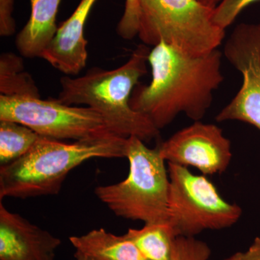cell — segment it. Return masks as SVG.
Here are the masks:
<instances>
[{
	"mask_svg": "<svg viewBox=\"0 0 260 260\" xmlns=\"http://www.w3.org/2000/svg\"><path fill=\"white\" fill-rule=\"evenodd\" d=\"M221 59L218 49L193 56L160 43L148 56L151 81L135 87L130 98L132 109L159 130L180 114L201 121L211 107L214 92L224 81Z\"/></svg>",
	"mask_w": 260,
	"mask_h": 260,
	"instance_id": "cell-1",
	"label": "cell"
},
{
	"mask_svg": "<svg viewBox=\"0 0 260 260\" xmlns=\"http://www.w3.org/2000/svg\"><path fill=\"white\" fill-rule=\"evenodd\" d=\"M150 49L140 44L126 62L113 70L90 68L78 78L65 75L56 98L66 105H85L102 114L111 131L121 138L137 137L145 143L156 139L160 130L148 118L135 112L130 98L147 73Z\"/></svg>",
	"mask_w": 260,
	"mask_h": 260,
	"instance_id": "cell-2",
	"label": "cell"
},
{
	"mask_svg": "<svg viewBox=\"0 0 260 260\" xmlns=\"http://www.w3.org/2000/svg\"><path fill=\"white\" fill-rule=\"evenodd\" d=\"M127 138L115 134L65 143L39 137L28 153L0 169V199L58 194L73 169L92 158H126Z\"/></svg>",
	"mask_w": 260,
	"mask_h": 260,
	"instance_id": "cell-3",
	"label": "cell"
},
{
	"mask_svg": "<svg viewBox=\"0 0 260 260\" xmlns=\"http://www.w3.org/2000/svg\"><path fill=\"white\" fill-rule=\"evenodd\" d=\"M126 158L127 177L97 186V198L116 216L145 224L169 223V172L158 147L148 148L140 138L130 137Z\"/></svg>",
	"mask_w": 260,
	"mask_h": 260,
	"instance_id": "cell-4",
	"label": "cell"
},
{
	"mask_svg": "<svg viewBox=\"0 0 260 260\" xmlns=\"http://www.w3.org/2000/svg\"><path fill=\"white\" fill-rule=\"evenodd\" d=\"M214 10L198 0H140L138 36L148 47L162 42L191 55L208 54L225 36Z\"/></svg>",
	"mask_w": 260,
	"mask_h": 260,
	"instance_id": "cell-5",
	"label": "cell"
},
{
	"mask_svg": "<svg viewBox=\"0 0 260 260\" xmlns=\"http://www.w3.org/2000/svg\"><path fill=\"white\" fill-rule=\"evenodd\" d=\"M169 223L176 237H194L207 230H221L239 221L242 209L222 198L205 175L168 162Z\"/></svg>",
	"mask_w": 260,
	"mask_h": 260,
	"instance_id": "cell-6",
	"label": "cell"
},
{
	"mask_svg": "<svg viewBox=\"0 0 260 260\" xmlns=\"http://www.w3.org/2000/svg\"><path fill=\"white\" fill-rule=\"evenodd\" d=\"M0 120L15 121L40 136L82 140L114 134L102 114L90 107L66 105L50 98L0 95Z\"/></svg>",
	"mask_w": 260,
	"mask_h": 260,
	"instance_id": "cell-7",
	"label": "cell"
},
{
	"mask_svg": "<svg viewBox=\"0 0 260 260\" xmlns=\"http://www.w3.org/2000/svg\"><path fill=\"white\" fill-rule=\"evenodd\" d=\"M223 54L242 74V85L215 119L242 121L260 131V23L238 25L225 42Z\"/></svg>",
	"mask_w": 260,
	"mask_h": 260,
	"instance_id": "cell-8",
	"label": "cell"
},
{
	"mask_svg": "<svg viewBox=\"0 0 260 260\" xmlns=\"http://www.w3.org/2000/svg\"><path fill=\"white\" fill-rule=\"evenodd\" d=\"M158 147L166 162L196 168L205 176L225 172L233 155L232 143L222 129L201 121L179 130Z\"/></svg>",
	"mask_w": 260,
	"mask_h": 260,
	"instance_id": "cell-9",
	"label": "cell"
},
{
	"mask_svg": "<svg viewBox=\"0 0 260 260\" xmlns=\"http://www.w3.org/2000/svg\"><path fill=\"white\" fill-rule=\"evenodd\" d=\"M59 238L0 203V260H54Z\"/></svg>",
	"mask_w": 260,
	"mask_h": 260,
	"instance_id": "cell-10",
	"label": "cell"
},
{
	"mask_svg": "<svg viewBox=\"0 0 260 260\" xmlns=\"http://www.w3.org/2000/svg\"><path fill=\"white\" fill-rule=\"evenodd\" d=\"M98 0H80L69 18L58 27L57 31L41 58L64 75L79 74L88 59L85 25Z\"/></svg>",
	"mask_w": 260,
	"mask_h": 260,
	"instance_id": "cell-11",
	"label": "cell"
},
{
	"mask_svg": "<svg viewBox=\"0 0 260 260\" xmlns=\"http://www.w3.org/2000/svg\"><path fill=\"white\" fill-rule=\"evenodd\" d=\"M30 2V18L17 35L15 45L24 57L41 58L57 31L56 16L61 0Z\"/></svg>",
	"mask_w": 260,
	"mask_h": 260,
	"instance_id": "cell-12",
	"label": "cell"
},
{
	"mask_svg": "<svg viewBox=\"0 0 260 260\" xmlns=\"http://www.w3.org/2000/svg\"><path fill=\"white\" fill-rule=\"evenodd\" d=\"M70 241L77 252L93 260H148L125 234L114 235L104 229L71 237Z\"/></svg>",
	"mask_w": 260,
	"mask_h": 260,
	"instance_id": "cell-13",
	"label": "cell"
},
{
	"mask_svg": "<svg viewBox=\"0 0 260 260\" xmlns=\"http://www.w3.org/2000/svg\"><path fill=\"white\" fill-rule=\"evenodd\" d=\"M125 235L147 259L172 260L177 237L169 223L145 224L140 229H128Z\"/></svg>",
	"mask_w": 260,
	"mask_h": 260,
	"instance_id": "cell-14",
	"label": "cell"
},
{
	"mask_svg": "<svg viewBox=\"0 0 260 260\" xmlns=\"http://www.w3.org/2000/svg\"><path fill=\"white\" fill-rule=\"evenodd\" d=\"M0 93L8 97L41 98L31 75L24 70L23 58L13 52L0 56Z\"/></svg>",
	"mask_w": 260,
	"mask_h": 260,
	"instance_id": "cell-15",
	"label": "cell"
},
{
	"mask_svg": "<svg viewBox=\"0 0 260 260\" xmlns=\"http://www.w3.org/2000/svg\"><path fill=\"white\" fill-rule=\"evenodd\" d=\"M40 135L15 121L0 120V164L6 166L28 153Z\"/></svg>",
	"mask_w": 260,
	"mask_h": 260,
	"instance_id": "cell-16",
	"label": "cell"
},
{
	"mask_svg": "<svg viewBox=\"0 0 260 260\" xmlns=\"http://www.w3.org/2000/svg\"><path fill=\"white\" fill-rule=\"evenodd\" d=\"M211 249L194 237H177L174 239L172 260H208Z\"/></svg>",
	"mask_w": 260,
	"mask_h": 260,
	"instance_id": "cell-17",
	"label": "cell"
},
{
	"mask_svg": "<svg viewBox=\"0 0 260 260\" xmlns=\"http://www.w3.org/2000/svg\"><path fill=\"white\" fill-rule=\"evenodd\" d=\"M256 1L259 0H222L214 10V23L225 30L234 23L244 8Z\"/></svg>",
	"mask_w": 260,
	"mask_h": 260,
	"instance_id": "cell-18",
	"label": "cell"
},
{
	"mask_svg": "<svg viewBox=\"0 0 260 260\" xmlns=\"http://www.w3.org/2000/svg\"><path fill=\"white\" fill-rule=\"evenodd\" d=\"M139 13L140 0H125L124 13L116 27L119 37L125 40H132L138 36Z\"/></svg>",
	"mask_w": 260,
	"mask_h": 260,
	"instance_id": "cell-19",
	"label": "cell"
},
{
	"mask_svg": "<svg viewBox=\"0 0 260 260\" xmlns=\"http://www.w3.org/2000/svg\"><path fill=\"white\" fill-rule=\"evenodd\" d=\"M15 0H0V36L11 37L16 30L13 17Z\"/></svg>",
	"mask_w": 260,
	"mask_h": 260,
	"instance_id": "cell-20",
	"label": "cell"
},
{
	"mask_svg": "<svg viewBox=\"0 0 260 260\" xmlns=\"http://www.w3.org/2000/svg\"><path fill=\"white\" fill-rule=\"evenodd\" d=\"M224 260H260V237L255 238L246 251H239Z\"/></svg>",
	"mask_w": 260,
	"mask_h": 260,
	"instance_id": "cell-21",
	"label": "cell"
},
{
	"mask_svg": "<svg viewBox=\"0 0 260 260\" xmlns=\"http://www.w3.org/2000/svg\"><path fill=\"white\" fill-rule=\"evenodd\" d=\"M198 1L209 8L215 9V8L221 3L222 0H198Z\"/></svg>",
	"mask_w": 260,
	"mask_h": 260,
	"instance_id": "cell-22",
	"label": "cell"
},
{
	"mask_svg": "<svg viewBox=\"0 0 260 260\" xmlns=\"http://www.w3.org/2000/svg\"><path fill=\"white\" fill-rule=\"evenodd\" d=\"M75 258L76 260H93L90 258L87 257V256L83 255V254H80V253L75 251Z\"/></svg>",
	"mask_w": 260,
	"mask_h": 260,
	"instance_id": "cell-23",
	"label": "cell"
}]
</instances>
